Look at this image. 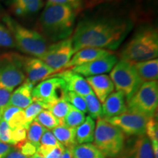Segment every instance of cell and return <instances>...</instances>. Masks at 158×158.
<instances>
[{"label":"cell","instance_id":"obj_24","mask_svg":"<svg viewBox=\"0 0 158 158\" xmlns=\"http://www.w3.org/2000/svg\"><path fill=\"white\" fill-rule=\"evenodd\" d=\"M105 155L94 144L76 145L73 149V158H105Z\"/></svg>","mask_w":158,"mask_h":158},{"label":"cell","instance_id":"obj_21","mask_svg":"<svg viewBox=\"0 0 158 158\" xmlns=\"http://www.w3.org/2000/svg\"><path fill=\"white\" fill-rule=\"evenodd\" d=\"M134 68L143 82L157 81L158 78V59L133 63Z\"/></svg>","mask_w":158,"mask_h":158},{"label":"cell","instance_id":"obj_36","mask_svg":"<svg viewBox=\"0 0 158 158\" xmlns=\"http://www.w3.org/2000/svg\"><path fill=\"white\" fill-rule=\"evenodd\" d=\"M0 141L13 146L12 130L8 124L2 118L0 122Z\"/></svg>","mask_w":158,"mask_h":158},{"label":"cell","instance_id":"obj_12","mask_svg":"<svg viewBox=\"0 0 158 158\" xmlns=\"http://www.w3.org/2000/svg\"><path fill=\"white\" fill-rule=\"evenodd\" d=\"M23 68L26 80L35 85L48 77L56 73V71L39 58L24 57L23 59Z\"/></svg>","mask_w":158,"mask_h":158},{"label":"cell","instance_id":"obj_38","mask_svg":"<svg viewBox=\"0 0 158 158\" xmlns=\"http://www.w3.org/2000/svg\"><path fill=\"white\" fill-rule=\"evenodd\" d=\"M27 130L23 127H20L12 130V141L13 146L27 141Z\"/></svg>","mask_w":158,"mask_h":158},{"label":"cell","instance_id":"obj_15","mask_svg":"<svg viewBox=\"0 0 158 158\" xmlns=\"http://www.w3.org/2000/svg\"><path fill=\"white\" fill-rule=\"evenodd\" d=\"M119 158H154L152 147L146 135H140L119 154Z\"/></svg>","mask_w":158,"mask_h":158},{"label":"cell","instance_id":"obj_45","mask_svg":"<svg viewBox=\"0 0 158 158\" xmlns=\"http://www.w3.org/2000/svg\"><path fill=\"white\" fill-rule=\"evenodd\" d=\"M112 1H116V0H89V5H97V4H100L102 2H112Z\"/></svg>","mask_w":158,"mask_h":158},{"label":"cell","instance_id":"obj_32","mask_svg":"<svg viewBox=\"0 0 158 158\" xmlns=\"http://www.w3.org/2000/svg\"><path fill=\"white\" fill-rule=\"evenodd\" d=\"M43 110H45L44 105L42 102L35 101V100H33V102L29 105L28 107L25 108L24 114L26 122H27L28 126H29V124L34 121L37 115Z\"/></svg>","mask_w":158,"mask_h":158},{"label":"cell","instance_id":"obj_39","mask_svg":"<svg viewBox=\"0 0 158 158\" xmlns=\"http://www.w3.org/2000/svg\"><path fill=\"white\" fill-rule=\"evenodd\" d=\"M48 2L57 5H67L77 10L81 7L82 0H48Z\"/></svg>","mask_w":158,"mask_h":158},{"label":"cell","instance_id":"obj_23","mask_svg":"<svg viewBox=\"0 0 158 158\" xmlns=\"http://www.w3.org/2000/svg\"><path fill=\"white\" fill-rule=\"evenodd\" d=\"M95 122L89 116L85 118L84 122L76 128V141L77 144L88 143L93 141Z\"/></svg>","mask_w":158,"mask_h":158},{"label":"cell","instance_id":"obj_25","mask_svg":"<svg viewBox=\"0 0 158 158\" xmlns=\"http://www.w3.org/2000/svg\"><path fill=\"white\" fill-rule=\"evenodd\" d=\"M62 144L57 141L52 132L49 130H46L41 137L40 146L37 149L36 153L45 157L54 148Z\"/></svg>","mask_w":158,"mask_h":158},{"label":"cell","instance_id":"obj_37","mask_svg":"<svg viewBox=\"0 0 158 158\" xmlns=\"http://www.w3.org/2000/svg\"><path fill=\"white\" fill-rule=\"evenodd\" d=\"M15 147L19 149L18 151L27 157H33L37 152V148L28 141H25L22 143L17 144Z\"/></svg>","mask_w":158,"mask_h":158},{"label":"cell","instance_id":"obj_42","mask_svg":"<svg viewBox=\"0 0 158 158\" xmlns=\"http://www.w3.org/2000/svg\"><path fill=\"white\" fill-rule=\"evenodd\" d=\"M13 150V147L10 144L0 141V158H5Z\"/></svg>","mask_w":158,"mask_h":158},{"label":"cell","instance_id":"obj_31","mask_svg":"<svg viewBox=\"0 0 158 158\" xmlns=\"http://www.w3.org/2000/svg\"><path fill=\"white\" fill-rule=\"evenodd\" d=\"M0 48H16V45L11 31L1 20H0Z\"/></svg>","mask_w":158,"mask_h":158},{"label":"cell","instance_id":"obj_8","mask_svg":"<svg viewBox=\"0 0 158 158\" xmlns=\"http://www.w3.org/2000/svg\"><path fill=\"white\" fill-rule=\"evenodd\" d=\"M23 59V56L13 53L0 55V88L13 92L25 81Z\"/></svg>","mask_w":158,"mask_h":158},{"label":"cell","instance_id":"obj_41","mask_svg":"<svg viewBox=\"0 0 158 158\" xmlns=\"http://www.w3.org/2000/svg\"><path fill=\"white\" fill-rule=\"evenodd\" d=\"M65 148L62 145L59 146L53 149L48 155L45 156V158H62L64 154Z\"/></svg>","mask_w":158,"mask_h":158},{"label":"cell","instance_id":"obj_44","mask_svg":"<svg viewBox=\"0 0 158 158\" xmlns=\"http://www.w3.org/2000/svg\"><path fill=\"white\" fill-rule=\"evenodd\" d=\"M73 149H65L64 154L62 158H73Z\"/></svg>","mask_w":158,"mask_h":158},{"label":"cell","instance_id":"obj_2","mask_svg":"<svg viewBox=\"0 0 158 158\" xmlns=\"http://www.w3.org/2000/svg\"><path fill=\"white\" fill-rule=\"evenodd\" d=\"M76 18L75 9L48 2L39 19L41 35L53 43L70 38L74 31Z\"/></svg>","mask_w":158,"mask_h":158},{"label":"cell","instance_id":"obj_35","mask_svg":"<svg viewBox=\"0 0 158 158\" xmlns=\"http://www.w3.org/2000/svg\"><path fill=\"white\" fill-rule=\"evenodd\" d=\"M7 123L8 124L11 130L20 127H23L27 130L29 127L28 124H27V122H26L24 110L23 109H20L19 111L13 114V116L10 118L9 121Z\"/></svg>","mask_w":158,"mask_h":158},{"label":"cell","instance_id":"obj_22","mask_svg":"<svg viewBox=\"0 0 158 158\" xmlns=\"http://www.w3.org/2000/svg\"><path fill=\"white\" fill-rule=\"evenodd\" d=\"M76 128L67 127L66 125H59L54 128L52 133L56 140L64 148L73 149L77 145L76 141Z\"/></svg>","mask_w":158,"mask_h":158},{"label":"cell","instance_id":"obj_13","mask_svg":"<svg viewBox=\"0 0 158 158\" xmlns=\"http://www.w3.org/2000/svg\"><path fill=\"white\" fill-rule=\"evenodd\" d=\"M117 62V57L112 53L102 58L74 67L72 68V70L82 76H98L110 72Z\"/></svg>","mask_w":158,"mask_h":158},{"label":"cell","instance_id":"obj_5","mask_svg":"<svg viewBox=\"0 0 158 158\" xmlns=\"http://www.w3.org/2000/svg\"><path fill=\"white\" fill-rule=\"evenodd\" d=\"M126 136L121 130L103 118H98L94 135V145L105 155L115 157L125 146Z\"/></svg>","mask_w":158,"mask_h":158},{"label":"cell","instance_id":"obj_27","mask_svg":"<svg viewBox=\"0 0 158 158\" xmlns=\"http://www.w3.org/2000/svg\"><path fill=\"white\" fill-rule=\"evenodd\" d=\"M85 102H86L87 112L89 114V116L93 119L102 118V110L101 102L97 98L93 92L86 97H84Z\"/></svg>","mask_w":158,"mask_h":158},{"label":"cell","instance_id":"obj_7","mask_svg":"<svg viewBox=\"0 0 158 158\" xmlns=\"http://www.w3.org/2000/svg\"><path fill=\"white\" fill-rule=\"evenodd\" d=\"M110 78L117 92L124 94L127 101L137 92L143 81L133 63L121 59L110 72Z\"/></svg>","mask_w":158,"mask_h":158},{"label":"cell","instance_id":"obj_4","mask_svg":"<svg viewBox=\"0 0 158 158\" xmlns=\"http://www.w3.org/2000/svg\"><path fill=\"white\" fill-rule=\"evenodd\" d=\"M2 21L11 31L16 48L35 58L44 54L48 43L40 33L23 27L10 15H4Z\"/></svg>","mask_w":158,"mask_h":158},{"label":"cell","instance_id":"obj_9","mask_svg":"<svg viewBox=\"0 0 158 158\" xmlns=\"http://www.w3.org/2000/svg\"><path fill=\"white\" fill-rule=\"evenodd\" d=\"M68 92L64 80L53 76L52 78H46L37 84L33 88L31 95L33 100L42 102L46 110V106L48 104L58 100L64 99Z\"/></svg>","mask_w":158,"mask_h":158},{"label":"cell","instance_id":"obj_30","mask_svg":"<svg viewBox=\"0 0 158 158\" xmlns=\"http://www.w3.org/2000/svg\"><path fill=\"white\" fill-rule=\"evenodd\" d=\"M35 120L39 124H40L45 129L49 130H53L59 125V120L48 110H42L35 118Z\"/></svg>","mask_w":158,"mask_h":158},{"label":"cell","instance_id":"obj_46","mask_svg":"<svg viewBox=\"0 0 158 158\" xmlns=\"http://www.w3.org/2000/svg\"><path fill=\"white\" fill-rule=\"evenodd\" d=\"M31 158H45V157H42V156L39 155L38 154L36 153L34 156H33V157H31Z\"/></svg>","mask_w":158,"mask_h":158},{"label":"cell","instance_id":"obj_14","mask_svg":"<svg viewBox=\"0 0 158 158\" xmlns=\"http://www.w3.org/2000/svg\"><path fill=\"white\" fill-rule=\"evenodd\" d=\"M52 76L64 80L69 92H75L84 98L93 92L86 79L72 70L67 69L61 72H57L56 74Z\"/></svg>","mask_w":158,"mask_h":158},{"label":"cell","instance_id":"obj_29","mask_svg":"<svg viewBox=\"0 0 158 158\" xmlns=\"http://www.w3.org/2000/svg\"><path fill=\"white\" fill-rule=\"evenodd\" d=\"M85 118L86 117L84 113L72 106L70 111L64 118V125L69 127L77 128L84 122Z\"/></svg>","mask_w":158,"mask_h":158},{"label":"cell","instance_id":"obj_28","mask_svg":"<svg viewBox=\"0 0 158 158\" xmlns=\"http://www.w3.org/2000/svg\"><path fill=\"white\" fill-rule=\"evenodd\" d=\"M46 130L47 129L43 127L40 124L34 120L29 124L28 129H27V141L32 143L37 149L40 146L41 137Z\"/></svg>","mask_w":158,"mask_h":158},{"label":"cell","instance_id":"obj_20","mask_svg":"<svg viewBox=\"0 0 158 158\" xmlns=\"http://www.w3.org/2000/svg\"><path fill=\"white\" fill-rule=\"evenodd\" d=\"M10 7L15 14L20 16L36 13L44 6L43 0H10Z\"/></svg>","mask_w":158,"mask_h":158},{"label":"cell","instance_id":"obj_11","mask_svg":"<svg viewBox=\"0 0 158 158\" xmlns=\"http://www.w3.org/2000/svg\"><path fill=\"white\" fill-rule=\"evenodd\" d=\"M105 119L117 127L126 135L140 136L145 134L146 124L149 118L127 110L121 115Z\"/></svg>","mask_w":158,"mask_h":158},{"label":"cell","instance_id":"obj_10","mask_svg":"<svg viewBox=\"0 0 158 158\" xmlns=\"http://www.w3.org/2000/svg\"><path fill=\"white\" fill-rule=\"evenodd\" d=\"M74 54L72 39L68 38L48 45L44 54L40 59L57 73L63 70Z\"/></svg>","mask_w":158,"mask_h":158},{"label":"cell","instance_id":"obj_33","mask_svg":"<svg viewBox=\"0 0 158 158\" xmlns=\"http://www.w3.org/2000/svg\"><path fill=\"white\" fill-rule=\"evenodd\" d=\"M64 99L67 102H68L76 109L81 110L84 114L87 113V108H86V102H85L84 97L79 95L75 92L68 91Z\"/></svg>","mask_w":158,"mask_h":158},{"label":"cell","instance_id":"obj_16","mask_svg":"<svg viewBox=\"0 0 158 158\" xmlns=\"http://www.w3.org/2000/svg\"><path fill=\"white\" fill-rule=\"evenodd\" d=\"M102 118H109L119 116L127 110L125 96L120 92H112L102 106Z\"/></svg>","mask_w":158,"mask_h":158},{"label":"cell","instance_id":"obj_34","mask_svg":"<svg viewBox=\"0 0 158 158\" xmlns=\"http://www.w3.org/2000/svg\"><path fill=\"white\" fill-rule=\"evenodd\" d=\"M147 137L149 138L152 143H158V123L157 117L152 116L148 119L146 124Z\"/></svg>","mask_w":158,"mask_h":158},{"label":"cell","instance_id":"obj_19","mask_svg":"<svg viewBox=\"0 0 158 158\" xmlns=\"http://www.w3.org/2000/svg\"><path fill=\"white\" fill-rule=\"evenodd\" d=\"M34 86L35 85L31 84L28 81L25 80V81L11 94L7 106H15L23 110L28 107L33 102L31 92Z\"/></svg>","mask_w":158,"mask_h":158},{"label":"cell","instance_id":"obj_17","mask_svg":"<svg viewBox=\"0 0 158 158\" xmlns=\"http://www.w3.org/2000/svg\"><path fill=\"white\" fill-rule=\"evenodd\" d=\"M110 54H112V52L106 49L97 48H82L75 53L70 62L65 65L63 70H67V69L68 70L69 68L92 62L96 59L108 56Z\"/></svg>","mask_w":158,"mask_h":158},{"label":"cell","instance_id":"obj_6","mask_svg":"<svg viewBox=\"0 0 158 158\" xmlns=\"http://www.w3.org/2000/svg\"><path fill=\"white\" fill-rule=\"evenodd\" d=\"M158 106L157 81L143 82L127 100V110L147 118L155 116Z\"/></svg>","mask_w":158,"mask_h":158},{"label":"cell","instance_id":"obj_48","mask_svg":"<svg viewBox=\"0 0 158 158\" xmlns=\"http://www.w3.org/2000/svg\"></svg>","mask_w":158,"mask_h":158},{"label":"cell","instance_id":"obj_18","mask_svg":"<svg viewBox=\"0 0 158 158\" xmlns=\"http://www.w3.org/2000/svg\"><path fill=\"white\" fill-rule=\"evenodd\" d=\"M86 80L101 103H103L106 99L114 90L113 82L108 75L102 74L87 77Z\"/></svg>","mask_w":158,"mask_h":158},{"label":"cell","instance_id":"obj_1","mask_svg":"<svg viewBox=\"0 0 158 158\" xmlns=\"http://www.w3.org/2000/svg\"><path fill=\"white\" fill-rule=\"evenodd\" d=\"M133 27V21L126 18L85 19L78 23L71 37L74 52L85 48L115 50Z\"/></svg>","mask_w":158,"mask_h":158},{"label":"cell","instance_id":"obj_26","mask_svg":"<svg viewBox=\"0 0 158 158\" xmlns=\"http://www.w3.org/2000/svg\"><path fill=\"white\" fill-rule=\"evenodd\" d=\"M72 108V106L64 99L58 100L46 106V110H50L59 121V125L64 124V118Z\"/></svg>","mask_w":158,"mask_h":158},{"label":"cell","instance_id":"obj_47","mask_svg":"<svg viewBox=\"0 0 158 158\" xmlns=\"http://www.w3.org/2000/svg\"><path fill=\"white\" fill-rule=\"evenodd\" d=\"M1 120H2V112L0 111V122H1Z\"/></svg>","mask_w":158,"mask_h":158},{"label":"cell","instance_id":"obj_40","mask_svg":"<svg viewBox=\"0 0 158 158\" xmlns=\"http://www.w3.org/2000/svg\"><path fill=\"white\" fill-rule=\"evenodd\" d=\"M11 94L12 91L7 89L0 88V111L1 112L8 104Z\"/></svg>","mask_w":158,"mask_h":158},{"label":"cell","instance_id":"obj_3","mask_svg":"<svg viewBox=\"0 0 158 158\" xmlns=\"http://www.w3.org/2000/svg\"><path fill=\"white\" fill-rule=\"evenodd\" d=\"M158 56V33L154 27H143L136 31L123 48L122 60L131 63L157 59Z\"/></svg>","mask_w":158,"mask_h":158},{"label":"cell","instance_id":"obj_43","mask_svg":"<svg viewBox=\"0 0 158 158\" xmlns=\"http://www.w3.org/2000/svg\"><path fill=\"white\" fill-rule=\"evenodd\" d=\"M5 158H31V157H27L22 155L19 151L18 150H12V151L10 152L8 155Z\"/></svg>","mask_w":158,"mask_h":158}]
</instances>
